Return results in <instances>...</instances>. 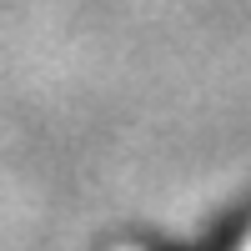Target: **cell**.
Returning <instances> with one entry per match:
<instances>
[{"instance_id": "obj_1", "label": "cell", "mask_w": 251, "mask_h": 251, "mask_svg": "<svg viewBox=\"0 0 251 251\" xmlns=\"http://www.w3.org/2000/svg\"><path fill=\"white\" fill-rule=\"evenodd\" d=\"M241 251H251V241H246V246H241Z\"/></svg>"}]
</instances>
